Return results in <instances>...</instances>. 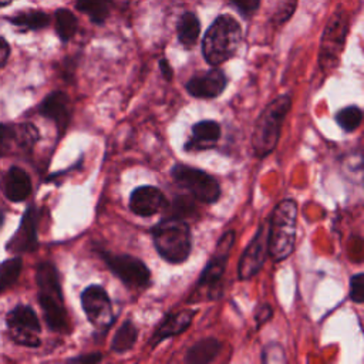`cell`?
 I'll use <instances>...</instances> for the list:
<instances>
[{
  "mask_svg": "<svg viewBox=\"0 0 364 364\" xmlns=\"http://www.w3.org/2000/svg\"><path fill=\"white\" fill-rule=\"evenodd\" d=\"M291 107V95L282 94L272 100L259 114L252 132V149L255 156H267L277 145L283 121Z\"/></svg>",
  "mask_w": 364,
  "mask_h": 364,
  "instance_id": "cell-1",
  "label": "cell"
},
{
  "mask_svg": "<svg viewBox=\"0 0 364 364\" xmlns=\"http://www.w3.org/2000/svg\"><path fill=\"white\" fill-rule=\"evenodd\" d=\"M297 225V203L293 199L280 200L270 218L267 230V252L273 262L289 257L294 249Z\"/></svg>",
  "mask_w": 364,
  "mask_h": 364,
  "instance_id": "cell-2",
  "label": "cell"
},
{
  "mask_svg": "<svg viewBox=\"0 0 364 364\" xmlns=\"http://www.w3.org/2000/svg\"><path fill=\"white\" fill-rule=\"evenodd\" d=\"M242 38L240 24L229 14H220L202 40V54L210 65H219L235 55Z\"/></svg>",
  "mask_w": 364,
  "mask_h": 364,
  "instance_id": "cell-3",
  "label": "cell"
},
{
  "mask_svg": "<svg viewBox=\"0 0 364 364\" xmlns=\"http://www.w3.org/2000/svg\"><path fill=\"white\" fill-rule=\"evenodd\" d=\"M152 240L156 252L169 263H182L192 249V235L188 223L176 216L158 222L152 230Z\"/></svg>",
  "mask_w": 364,
  "mask_h": 364,
  "instance_id": "cell-4",
  "label": "cell"
},
{
  "mask_svg": "<svg viewBox=\"0 0 364 364\" xmlns=\"http://www.w3.org/2000/svg\"><path fill=\"white\" fill-rule=\"evenodd\" d=\"M38 286V301L48 327L54 331L67 328V313L57 269L50 262H43L36 273Z\"/></svg>",
  "mask_w": 364,
  "mask_h": 364,
  "instance_id": "cell-5",
  "label": "cell"
},
{
  "mask_svg": "<svg viewBox=\"0 0 364 364\" xmlns=\"http://www.w3.org/2000/svg\"><path fill=\"white\" fill-rule=\"evenodd\" d=\"M175 182L202 203H213L220 196L219 182L202 169L176 164L171 171Z\"/></svg>",
  "mask_w": 364,
  "mask_h": 364,
  "instance_id": "cell-6",
  "label": "cell"
},
{
  "mask_svg": "<svg viewBox=\"0 0 364 364\" xmlns=\"http://www.w3.org/2000/svg\"><path fill=\"white\" fill-rule=\"evenodd\" d=\"M347 30H348L347 14L341 7H338L336 13L330 17L321 37V47H320L321 67H331L337 63L338 54L344 46Z\"/></svg>",
  "mask_w": 364,
  "mask_h": 364,
  "instance_id": "cell-7",
  "label": "cell"
},
{
  "mask_svg": "<svg viewBox=\"0 0 364 364\" xmlns=\"http://www.w3.org/2000/svg\"><path fill=\"white\" fill-rule=\"evenodd\" d=\"M102 260L109 270L129 287H145L149 283V269L142 260L131 255H112L101 252Z\"/></svg>",
  "mask_w": 364,
  "mask_h": 364,
  "instance_id": "cell-8",
  "label": "cell"
},
{
  "mask_svg": "<svg viewBox=\"0 0 364 364\" xmlns=\"http://www.w3.org/2000/svg\"><path fill=\"white\" fill-rule=\"evenodd\" d=\"M7 326L10 328L11 338L26 347L40 346V323L37 314L30 306H16L7 314Z\"/></svg>",
  "mask_w": 364,
  "mask_h": 364,
  "instance_id": "cell-9",
  "label": "cell"
},
{
  "mask_svg": "<svg viewBox=\"0 0 364 364\" xmlns=\"http://www.w3.org/2000/svg\"><path fill=\"white\" fill-rule=\"evenodd\" d=\"M81 304L90 323L97 330H107L112 321V306L108 293L98 284L88 286L81 294Z\"/></svg>",
  "mask_w": 364,
  "mask_h": 364,
  "instance_id": "cell-10",
  "label": "cell"
},
{
  "mask_svg": "<svg viewBox=\"0 0 364 364\" xmlns=\"http://www.w3.org/2000/svg\"><path fill=\"white\" fill-rule=\"evenodd\" d=\"M267 252V229L266 226H259L256 235L250 240V243L243 250L239 264H237V276L240 280H247L253 277L263 266L264 256Z\"/></svg>",
  "mask_w": 364,
  "mask_h": 364,
  "instance_id": "cell-11",
  "label": "cell"
},
{
  "mask_svg": "<svg viewBox=\"0 0 364 364\" xmlns=\"http://www.w3.org/2000/svg\"><path fill=\"white\" fill-rule=\"evenodd\" d=\"M226 84L225 73L219 68H212L203 74L193 75L186 82V91L196 98H215L222 94Z\"/></svg>",
  "mask_w": 364,
  "mask_h": 364,
  "instance_id": "cell-12",
  "label": "cell"
},
{
  "mask_svg": "<svg viewBox=\"0 0 364 364\" xmlns=\"http://www.w3.org/2000/svg\"><path fill=\"white\" fill-rule=\"evenodd\" d=\"M38 138L36 127L31 124H21L18 127L0 124V156L11 154L13 145L27 149Z\"/></svg>",
  "mask_w": 364,
  "mask_h": 364,
  "instance_id": "cell-13",
  "label": "cell"
},
{
  "mask_svg": "<svg viewBox=\"0 0 364 364\" xmlns=\"http://www.w3.org/2000/svg\"><path fill=\"white\" fill-rule=\"evenodd\" d=\"M165 206L166 199L155 186H139L129 196V208L138 216H152Z\"/></svg>",
  "mask_w": 364,
  "mask_h": 364,
  "instance_id": "cell-14",
  "label": "cell"
},
{
  "mask_svg": "<svg viewBox=\"0 0 364 364\" xmlns=\"http://www.w3.org/2000/svg\"><path fill=\"white\" fill-rule=\"evenodd\" d=\"M37 213L33 206L27 208L17 232L7 243L10 252H31L37 249Z\"/></svg>",
  "mask_w": 364,
  "mask_h": 364,
  "instance_id": "cell-15",
  "label": "cell"
},
{
  "mask_svg": "<svg viewBox=\"0 0 364 364\" xmlns=\"http://www.w3.org/2000/svg\"><path fill=\"white\" fill-rule=\"evenodd\" d=\"M68 107H70V100L67 94H64L63 91H53L43 100L38 111L43 117L53 119L60 128V132H63L70 119Z\"/></svg>",
  "mask_w": 364,
  "mask_h": 364,
  "instance_id": "cell-16",
  "label": "cell"
},
{
  "mask_svg": "<svg viewBox=\"0 0 364 364\" xmlns=\"http://www.w3.org/2000/svg\"><path fill=\"white\" fill-rule=\"evenodd\" d=\"M220 136V125L216 121L205 119L196 122L191 129V138L185 144V151L210 149Z\"/></svg>",
  "mask_w": 364,
  "mask_h": 364,
  "instance_id": "cell-17",
  "label": "cell"
},
{
  "mask_svg": "<svg viewBox=\"0 0 364 364\" xmlns=\"http://www.w3.org/2000/svg\"><path fill=\"white\" fill-rule=\"evenodd\" d=\"M193 316V310H181L176 313H169L154 333L151 338V347H155L168 337H173L183 333L191 326Z\"/></svg>",
  "mask_w": 364,
  "mask_h": 364,
  "instance_id": "cell-18",
  "label": "cell"
},
{
  "mask_svg": "<svg viewBox=\"0 0 364 364\" xmlns=\"http://www.w3.org/2000/svg\"><path fill=\"white\" fill-rule=\"evenodd\" d=\"M4 196L11 202H23L31 192V182L27 172L18 166H11L3 181Z\"/></svg>",
  "mask_w": 364,
  "mask_h": 364,
  "instance_id": "cell-19",
  "label": "cell"
},
{
  "mask_svg": "<svg viewBox=\"0 0 364 364\" xmlns=\"http://www.w3.org/2000/svg\"><path fill=\"white\" fill-rule=\"evenodd\" d=\"M219 340L213 337H208L195 343L185 355V363L188 364H206L215 360V357L220 351Z\"/></svg>",
  "mask_w": 364,
  "mask_h": 364,
  "instance_id": "cell-20",
  "label": "cell"
},
{
  "mask_svg": "<svg viewBox=\"0 0 364 364\" xmlns=\"http://www.w3.org/2000/svg\"><path fill=\"white\" fill-rule=\"evenodd\" d=\"M176 33L178 40L183 47L191 48L192 46H195L200 33V21L198 16L193 11L183 13L178 20Z\"/></svg>",
  "mask_w": 364,
  "mask_h": 364,
  "instance_id": "cell-21",
  "label": "cell"
},
{
  "mask_svg": "<svg viewBox=\"0 0 364 364\" xmlns=\"http://www.w3.org/2000/svg\"><path fill=\"white\" fill-rule=\"evenodd\" d=\"M7 20L21 30H41L50 24V16L41 10L20 11Z\"/></svg>",
  "mask_w": 364,
  "mask_h": 364,
  "instance_id": "cell-22",
  "label": "cell"
},
{
  "mask_svg": "<svg viewBox=\"0 0 364 364\" xmlns=\"http://www.w3.org/2000/svg\"><path fill=\"white\" fill-rule=\"evenodd\" d=\"M226 263H228V253L226 252H216L215 256L208 262V264L205 266L199 280H198V286L203 287V286H215L220 277L225 273L226 269Z\"/></svg>",
  "mask_w": 364,
  "mask_h": 364,
  "instance_id": "cell-23",
  "label": "cell"
},
{
  "mask_svg": "<svg viewBox=\"0 0 364 364\" xmlns=\"http://www.w3.org/2000/svg\"><path fill=\"white\" fill-rule=\"evenodd\" d=\"M136 337H138L136 327L134 326V323L131 320H127L115 331L112 343H111V350L118 354L125 353L134 347Z\"/></svg>",
  "mask_w": 364,
  "mask_h": 364,
  "instance_id": "cell-24",
  "label": "cell"
},
{
  "mask_svg": "<svg viewBox=\"0 0 364 364\" xmlns=\"http://www.w3.org/2000/svg\"><path fill=\"white\" fill-rule=\"evenodd\" d=\"M112 0H77L75 7L95 24H102L109 16Z\"/></svg>",
  "mask_w": 364,
  "mask_h": 364,
  "instance_id": "cell-25",
  "label": "cell"
},
{
  "mask_svg": "<svg viewBox=\"0 0 364 364\" xmlns=\"http://www.w3.org/2000/svg\"><path fill=\"white\" fill-rule=\"evenodd\" d=\"M55 17V31L61 41H68L74 37L78 28L77 17L68 9H58L54 13Z\"/></svg>",
  "mask_w": 364,
  "mask_h": 364,
  "instance_id": "cell-26",
  "label": "cell"
},
{
  "mask_svg": "<svg viewBox=\"0 0 364 364\" xmlns=\"http://www.w3.org/2000/svg\"><path fill=\"white\" fill-rule=\"evenodd\" d=\"M21 266L23 263L20 257L7 259L0 264V294L9 290L16 283L20 276Z\"/></svg>",
  "mask_w": 364,
  "mask_h": 364,
  "instance_id": "cell-27",
  "label": "cell"
},
{
  "mask_svg": "<svg viewBox=\"0 0 364 364\" xmlns=\"http://www.w3.org/2000/svg\"><path fill=\"white\" fill-rule=\"evenodd\" d=\"M361 119H363V112L355 105H348V107L340 109L336 115L337 124L347 132L357 129L358 125L361 124Z\"/></svg>",
  "mask_w": 364,
  "mask_h": 364,
  "instance_id": "cell-28",
  "label": "cell"
},
{
  "mask_svg": "<svg viewBox=\"0 0 364 364\" xmlns=\"http://www.w3.org/2000/svg\"><path fill=\"white\" fill-rule=\"evenodd\" d=\"M350 299L358 304L364 300V273L361 272L350 277Z\"/></svg>",
  "mask_w": 364,
  "mask_h": 364,
  "instance_id": "cell-29",
  "label": "cell"
},
{
  "mask_svg": "<svg viewBox=\"0 0 364 364\" xmlns=\"http://www.w3.org/2000/svg\"><path fill=\"white\" fill-rule=\"evenodd\" d=\"M242 17L249 18L260 6V0H230Z\"/></svg>",
  "mask_w": 364,
  "mask_h": 364,
  "instance_id": "cell-30",
  "label": "cell"
},
{
  "mask_svg": "<svg viewBox=\"0 0 364 364\" xmlns=\"http://www.w3.org/2000/svg\"><path fill=\"white\" fill-rule=\"evenodd\" d=\"M172 210H173L172 216H176V218L182 219L185 215H188V213H191L193 210V203L186 196H181V198L173 200Z\"/></svg>",
  "mask_w": 364,
  "mask_h": 364,
  "instance_id": "cell-31",
  "label": "cell"
},
{
  "mask_svg": "<svg viewBox=\"0 0 364 364\" xmlns=\"http://www.w3.org/2000/svg\"><path fill=\"white\" fill-rule=\"evenodd\" d=\"M273 314V309L270 307V304H260L256 307L255 310V320H256V324L257 327L263 326Z\"/></svg>",
  "mask_w": 364,
  "mask_h": 364,
  "instance_id": "cell-32",
  "label": "cell"
},
{
  "mask_svg": "<svg viewBox=\"0 0 364 364\" xmlns=\"http://www.w3.org/2000/svg\"><path fill=\"white\" fill-rule=\"evenodd\" d=\"M233 242H235V232L233 230H229V232L223 233L222 237L219 239L218 245H216V252H226V253H229Z\"/></svg>",
  "mask_w": 364,
  "mask_h": 364,
  "instance_id": "cell-33",
  "label": "cell"
},
{
  "mask_svg": "<svg viewBox=\"0 0 364 364\" xmlns=\"http://www.w3.org/2000/svg\"><path fill=\"white\" fill-rule=\"evenodd\" d=\"M102 358V355L100 353H91V354H85V355H78L75 358H71L70 361L73 363H98Z\"/></svg>",
  "mask_w": 364,
  "mask_h": 364,
  "instance_id": "cell-34",
  "label": "cell"
},
{
  "mask_svg": "<svg viewBox=\"0 0 364 364\" xmlns=\"http://www.w3.org/2000/svg\"><path fill=\"white\" fill-rule=\"evenodd\" d=\"M10 55V46L9 43L0 36V67H3L7 63V58Z\"/></svg>",
  "mask_w": 364,
  "mask_h": 364,
  "instance_id": "cell-35",
  "label": "cell"
},
{
  "mask_svg": "<svg viewBox=\"0 0 364 364\" xmlns=\"http://www.w3.org/2000/svg\"><path fill=\"white\" fill-rule=\"evenodd\" d=\"M158 64H159V70H161L164 78H165L166 81H171V80H172V68H171L168 60H166V58H161Z\"/></svg>",
  "mask_w": 364,
  "mask_h": 364,
  "instance_id": "cell-36",
  "label": "cell"
},
{
  "mask_svg": "<svg viewBox=\"0 0 364 364\" xmlns=\"http://www.w3.org/2000/svg\"><path fill=\"white\" fill-rule=\"evenodd\" d=\"M11 1L14 0H0V7H4V6H9Z\"/></svg>",
  "mask_w": 364,
  "mask_h": 364,
  "instance_id": "cell-37",
  "label": "cell"
},
{
  "mask_svg": "<svg viewBox=\"0 0 364 364\" xmlns=\"http://www.w3.org/2000/svg\"><path fill=\"white\" fill-rule=\"evenodd\" d=\"M1 222H3V216H1V213H0V225H1Z\"/></svg>",
  "mask_w": 364,
  "mask_h": 364,
  "instance_id": "cell-38",
  "label": "cell"
}]
</instances>
